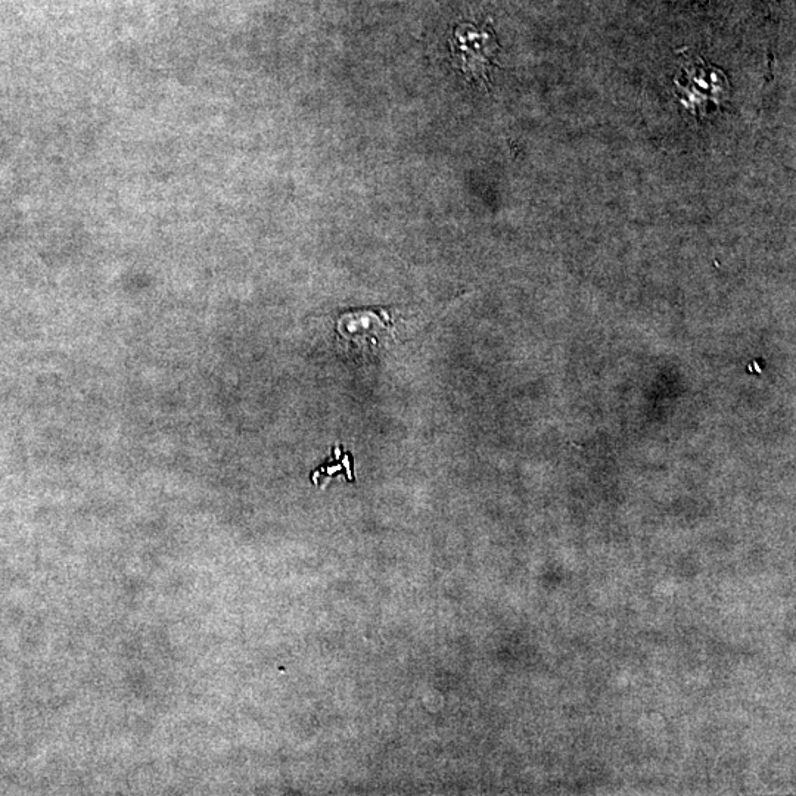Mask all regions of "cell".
<instances>
[{
  "mask_svg": "<svg viewBox=\"0 0 796 796\" xmlns=\"http://www.w3.org/2000/svg\"><path fill=\"white\" fill-rule=\"evenodd\" d=\"M345 472L347 474L348 480L353 481V456L350 453H344L342 447H335L334 449V456L331 459L326 460L325 465L320 466L316 472L313 474V483H319L320 478L322 477H334L335 474H342Z\"/></svg>",
  "mask_w": 796,
  "mask_h": 796,
  "instance_id": "cell-3",
  "label": "cell"
},
{
  "mask_svg": "<svg viewBox=\"0 0 796 796\" xmlns=\"http://www.w3.org/2000/svg\"><path fill=\"white\" fill-rule=\"evenodd\" d=\"M682 79L676 85L682 92V102L687 108L702 113L707 105H718L724 96L729 95V82L721 71L715 70L705 62H683Z\"/></svg>",
  "mask_w": 796,
  "mask_h": 796,
  "instance_id": "cell-2",
  "label": "cell"
},
{
  "mask_svg": "<svg viewBox=\"0 0 796 796\" xmlns=\"http://www.w3.org/2000/svg\"><path fill=\"white\" fill-rule=\"evenodd\" d=\"M452 55L457 67L471 82L488 85L494 59H496L497 45L493 31L480 29L472 24H462L453 31Z\"/></svg>",
  "mask_w": 796,
  "mask_h": 796,
  "instance_id": "cell-1",
  "label": "cell"
}]
</instances>
